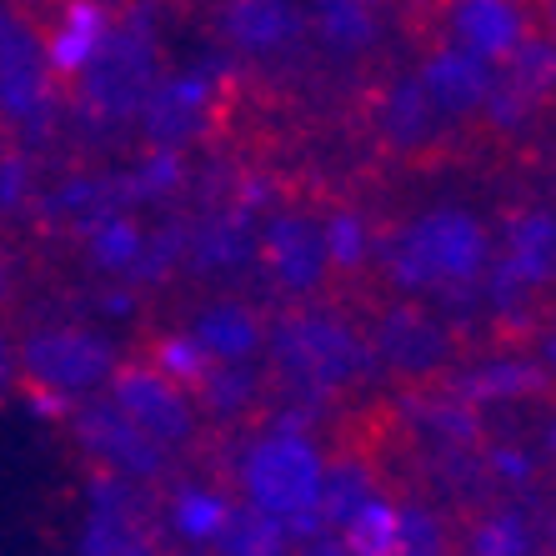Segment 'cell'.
Instances as JSON below:
<instances>
[{
  "instance_id": "obj_22",
  "label": "cell",
  "mask_w": 556,
  "mask_h": 556,
  "mask_svg": "<svg viewBox=\"0 0 556 556\" xmlns=\"http://www.w3.org/2000/svg\"><path fill=\"white\" fill-rule=\"evenodd\" d=\"M211 546H216V552H281L286 531L276 527L266 511L241 502V506H226V521H220V531L211 536Z\"/></svg>"
},
{
  "instance_id": "obj_25",
  "label": "cell",
  "mask_w": 556,
  "mask_h": 556,
  "mask_svg": "<svg viewBox=\"0 0 556 556\" xmlns=\"http://www.w3.org/2000/svg\"><path fill=\"white\" fill-rule=\"evenodd\" d=\"M86 251H91V261L105 266V271H126L130 261L141 256V231H136V220L105 211L101 220L86 226Z\"/></svg>"
},
{
  "instance_id": "obj_14",
  "label": "cell",
  "mask_w": 556,
  "mask_h": 556,
  "mask_svg": "<svg viewBox=\"0 0 556 556\" xmlns=\"http://www.w3.org/2000/svg\"><path fill=\"white\" fill-rule=\"evenodd\" d=\"M416 80H421V91L431 96V105H437L452 126H477L481 111H486V96H492L496 65L481 61V55H471V51L427 46Z\"/></svg>"
},
{
  "instance_id": "obj_2",
  "label": "cell",
  "mask_w": 556,
  "mask_h": 556,
  "mask_svg": "<svg viewBox=\"0 0 556 556\" xmlns=\"http://www.w3.org/2000/svg\"><path fill=\"white\" fill-rule=\"evenodd\" d=\"M492 266V231L462 206H431L396 226L381 247V271L402 296H456Z\"/></svg>"
},
{
  "instance_id": "obj_26",
  "label": "cell",
  "mask_w": 556,
  "mask_h": 556,
  "mask_svg": "<svg viewBox=\"0 0 556 556\" xmlns=\"http://www.w3.org/2000/svg\"><path fill=\"white\" fill-rule=\"evenodd\" d=\"M30 201V155L15 136H0V216Z\"/></svg>"
},
{
  "instance_id": "obj_18",
  "label": "cell",
  "mask_w": 556,
  "mask_h": 556,
  "mask_svg": "<svg viewBox=\"0 0 556 556\" xmlns=\"http://www.w3.org/2000/svg\"><path fill=\"white\" fill-rule=\"evenodd\" d=\"M266 326H271V316L261 306L220 296L195 311L191 326H186V337L206 351L211 362H251L256 351H266Z\"/></svg>"
},
{
  "instance_id": "obj_17",
  "label": "cell",
  "mask_w": 556,
  "mask_h": 556,
  "mask_svg": "<svg viewBox=\"0 0 556 556\" xmlns=\"http://www.w3.org/2000/svg\"><path fill=\"white\" fill-rule=\"evenodd\" d=\"M376 496H391L387 492V477H381V466L371 462V452H366L362 441H341L337 452L321 462V521L331 531H341L356 511H362L366 502H376ZM341 542V536H337Z\"/></svg>"
},
{
  "instance_id": "obj_4",
  "label": "cell",
  "mask_w": 556,
  "mask_h": 556,
  "mask_svg": "<svg viewBox=\"0 0 556 556\" xmlns=\"http://www.w3.org/2000/svg\"><path fill=\"white\" fill-rule=\"evenodd\" d=\"M155 80H161V61H155L151 21L141 15V5H130L121 11V21H111L96 55L80 65L65 91L76 96L80 116L91 126H126L155 91Z\"/></svg>"
},
{
  "instance_id": "obj_11",
  "label": "cell",
  "mask_w": 556,
  "mask_h": 556,
  "mask_svg": "<svg viewBox=\"0 0 556 556\" xmlns=\"http://www.w3.org/2000/svg\"><path fill=\"white\" fill-rule=\"evenodd\" d=\"M105 396L136 421L151 441H161L170 456L201 446V406H195L191 387H181L170 371L151 366L146 356L136 362H116Z\"/></svg>"
},
{
  "instance_id": "obj_9",
  "label": "cell",
  "mask_w": 556,
  "mask_h": 556,
  "mask_svg": "<svg viewBox=\"0 0 556 556\" xmlns=\"http://www.w3.org/2000/svg\"><path fill=\"white\" fill-rule=\"evenodd\" d=\"M55 416H61V431L86 456L91 471H105V477H121V481H141V486H161L170 477V452L161 441L146 437L105 391L76 396V402H65Z\"/></svg>"
},
{
  "instance_id": "obj_29",
  "label": "cell",
  "mask_w": 556,
  "mask_h": 556,
  "mask_svg": "<svg viewBox=\"0 0 556 556\" xmlns=\"http://www.w3.org/2000/svg\"><path fill=\"white\" fill-rule=\"evenodd\" d=\"M5 281H11V266H5V247H0V296H5Z\"/></svg>"
},
{
  "instance_id": "obj_1",
  "label": "cell",
  "mask_w": 556,
  "mask_h": 556,
  "mask_svg": "<svg viewBox=\"0 0 556 556\" xmlns=\"http://www.w3.org/2000/svg\"><path fill=\"white\" fill-rule=\"evenodd\" d=\"M266 396H286V406H331L376 376L362 316L331 291L286 301V311L266 326Z\"/></svg>"
},
{
  "instance_id": "obj_7",
  "label": "cell",
  "mask_w": 556,
  "mask_h": 556,
  "mask_svg": "<svg viewBox=\"0 0 556 556\" xmlns=\"http://www.w3.org/2000/svg\"><path fill=\"white\" fill-rule=\"evenodd\" d=\"M15 362H21V387L30 391V402L55 416L65 402H76V396L105 391L121 356L101 331H86V326H40L36 337H26L15 346Z\"/></svg>"
},
{
  "instance_id": "obj_19",
  "label": "cell",
  "mask_w": 556,
  "mask_h": 556,
  "mask_svg": "<svg viewBox=\"0 0 556 556\" xmlns=\"http://www.w3.org/2000/svg\"><path fill=\"white\" fill-rule=\"evenodd\" d=\"M181 256L191 271H236L256 256V236H251V216L247 206H226V211H206V220L195 226L191 236L181 241Z\"/></svg>"
},
{
  "instance_id": "obj_3",
  "label": "cell",
  "mask_w": 556,
  "mask_h": 556,
  "mask_svg": "<svg viewBox=\"0 0 556 556\" xmlns=\"http://www.w3.org/2000/svg\"><path fill=\"white\" fill-rule=\"evenodd\" d=\"M366 346L381 376H391L396 387H446V376H456L462 362V337L452 321H441L421 306V296H376L362 316Z\"/></svg>"
},
{
  "instance_id": "obj_24",
  "label": "cell",
  "mask_w": 556,
  "mask_h": 556,
  "mask_svg": "<svg viewBox=\"0 0 556 556\" xmlns=\"http://www.w3.org/2000/svg\"><path fill=\"white\" fill-rule=\"evenodd\" d=\"M141 356H146L151 366H161V371H170L176 381H181V387H191V391L201 387V381H206V371L216 366L206 351H201L191 337H186V331H166V337H151Z\"/></svg>"
},
{
  "instance_id": "obj_6",
  "label": "cell",
  "mask_w": 556,
  "mask_h": 556,
  "mask_svg": "<svg viewBox=\"0 0 556 556\" xmlns=\"http://www.w3.org/2000/svg\"><path fill=\"white\" fill-rule=\"evenodd\" d=\"M362 126L381 161L406 170H431L452 155V121L421 91L416 71H391L362 91Z\"/></svg>"
},
{
  "instance_id": "obj_12",
  "label": "cell",
  "mask_w": 556,
  "mask_h": 556,
  "mask_svg": "<svg viewBox=\"0 0 556 556\" xmlns=\"http://www.w3.org/2000/svg\"><path fill=\"white\" fill-rule=\"evenodd\" d=\"M256 261L266 271V281L286 301L326 296V286L337 281L331 241H326V216H316V211H296V206L276 211L256 236Z\"/></svg>"
},
{
  "instance_id": "obj_5",
  "label": "cell",
  "mask_w": 556,
  "mask_h": 556,
  "mask_svg": "<svg viewBox=\"0 0 556 556\" xmlns=\"http://www.w3.org/2000/svg\"><path fill=\"white\" fill-rule=\"evenodd\" d=\"M241 496L286 531V542L306 546L311 531H331L321 521V456L301 431L261 437L241 456Z\"/></svg>"
},
{
  "instance_id": "obj_10",
  "label": "cell",
  "mask_w": 556,
  "mask_h": 556,
  "mask_svg": "<svg viewBox=\"0 0 556 556\" xmlns=\"http://www.w3.org/2000/svg\"><path fill=\"white\" fill-rule=\"evenodd\" d=\"M412 36L421 51L452 46L502 65L531 36V15L517 0H412Z\"/></svg>"
},
{
  "instance_id": "obj_27",
  "label": "cell",
  "mask_w": 556,
  "mask_h": 556,
  "mask_svg": "<svg viewBox=\"0 0 556 556\" xmlns=\"http://www.w3.org/2000/svg\"><path fill=\"white\" fill-rule=\"evenodd\" d=\"M527 517H486V521H477V536H466V542H456V546H471V552H527L531 546V536H527Z\"/></svg>"
},
{
  "instance_id": "obj_8",
  "label": "cell",
  "mask_w": 556,
  "mask_h": 556,
  "mask_svg": "<svg viewBox=\"0 0 556 556\" xmlns=\"http://www.w3.org/2000/svg\"><path fill=\"white\" fill-rule=\"evenodd\" d=\"M55 76L46 61V36L30 5L0 0V121L15 130V141H40L51 136L55 111Z\"/></svg>"
},
{
  "instance_id": "obj_23",
  "label": "cell",
  "mask_w": 556,
  "mask_h": 556,
  "mask_svg": "<svg viewBox=\"0 0 556 556\" xmlns=\"http://www.w3.org/2000/svg\"><path fill=\"white\" fill-rule=\"evenodd\" d=\"M226 506H231L226 496L201 492V486H186V492L170 496L166 521H170V531H181V542L211 546V536H216L220 521H226Z\"/></svg>"
},
{
  "instance_id": "obj_28",
  "label": "cell",
  "mask_w": 556,
  "mask_h": 556,
  "mask_svg": "<svg viewBox=\"0 0 556 556\" xmlns=\"http://www.w3.org/2000/svg\"><path fill=\"white\" fill-rule=\"evenodd\" d=\"M527 15H531V30H536V36L556 40V0H531Z\"/></svg>"
},
{
  "instance_id": "obj_20",
  "label": "cell",
  "mask_w": 556,
  "mask_h": 556,
  "mask_svg": "<svg viewBox=\"0 0 556 556\" xmlns=\"http://www.w3.org/2000/svg\"><path fill=\"white\" fill-rule=\"evenodd\" d=\"M337 536H341V552H362V556L402 552V542H396V502H391V496L366 502L362 511H356V517L337 531Z\"/></svg>"
},
{
  "instance_id": "obj_21",
  "label": "cell",
  "mask_w": 556,
  "mask_h": 556,
  "mask_svg": "<svg viewBox=\"0 0 556 556\" xmlns=\"http://www.w3.org/2000/svg\"><path fill=\"white\" fill-rule=\"evenodd\" d=\"M542 387H546V371H536L531 362L481 366V371L456 381L462 402H506V396H531V391H542Z\"/></svg>"
},
{
  "instance_id": "obj_15",
  "label": "cell",
  "mask_w": 556,
  "mask_h": 556,
  "mask_svg": "<svg viewBox=\"0 0 556 556\" xmlns=\"http://www.w3.org/2000/svg\"><path fill=\"white\" fill-rule=\"evenodd\" d=\"M146 126V146L155 155H181L186 146L206 141V130H216V111H211V91L201 80H155V91L136 111Z\"/></svg>"
},
{
  "instance_id": "obj_30",
  "label": "cell",
  "mask_w": 556,
  "mask_h": 556,
  "mask_svg": "<svg viewBox=\"0 0 556 556\" xmlns=\"http://www.w3.org/2000/svg\"><path fill=\"white\" fill-rule=\"evenodd\" d=\"M546 366H552V376H556V331L546 337Z\"/></svg>"
},
{
  "instance_id": "obj_13",
  "label": "cell",
  "mask_w": 556,
  "mask_h": 556,
  "mask_svg": "<svg viewBox=\"0 0 556 556\" xmlns=\"http://www.w3.org/2000/svg\"><path fill=\"white\" fill-rule=\"evenodd\" d=\"M496 306L527 311V301L556 286V211H511L502 220V261H496Z\"/></svg>"
},
{
  "instance_id": "obj_16",
  "label": "cell",
  "mask_w": 556,
  "mask_h": 556,
  "mask_svg": "<svg viewBox=\"0 0 556 556\" xmlns=\"http://www.w3.org/2000/svg\"><path fill=\"white\" fill-rule=\"evenodd\" d=\"M211 30H216L236 55H286L301 40V15L291 0H216L211 5Z\"/></svg>"
}]
</instances>
